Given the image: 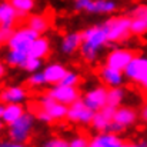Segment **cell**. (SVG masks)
<instances>
[{
	"instance_id": "cell-1",
	"label": "cell",
	"mask_w": 147,
	"mask_h": 147,
	"mask_svg": "<svg viewBox=\"0 0 147 147\" xmlns=\"http://www.w3.org/2000/svg\"><path fill=\"white\" fill-rule=\"evenodd\" d=\"M83 36V43L80 46V56L86 63H94L98 59V54L101 49L110 43L109 42V27L106 22L87 27L82 32Z\"/></svg>"
},
{
	"instance_id": "cell-2",
	"label": "cell",
	"mask_w": 147,
	"mask_h": 147,
	"mask_svg": "<svg viewBox=\"0 0 147 147\" xmlns=\"http://www.w3.org/2000/svg\"><path fill=\"white\" fill-rule=\"evenodd\" d=\"M34 127V116L32 113L24 111L17 120L11 121L6 127V133L9 140L17 142L22 146H26L32 137V131Z\"/></svg>"
},
{
	"instance_id": "cell-3",
	"label": "cell",
	"mask_w": 147,
	"mask_h": 147,
	"mask_svg": "<svg viewBox=\"0 0 147 147\" xmlns=\"http://www.w3.org/2000/svg\"><path fill=\"white\" fill-rule=\"evenodd\" d=\"M109 27V42L110 43H120L126 42L131 33V16H114L106 20Z\"/></svg>"
},
{
	"instance_id": "cell-4",
	"label": "cell",
	"mask_w": 147,
	"mask_h": 147,
	"mask_svg": "<svg viewBox=\"0 0 147 147\" xmlns=\"http://www.w3.org/2000/svg\"><path fill=\"white\" fill-rule=\"evenodd\" d=\"M40 34L37 32H34L33 29H30L27 24L24 27L16 29L14 33L11 34V37L7 40L6 46L7 49H17V50H27L30 49L32 43L39 37Z\"/></svg>"
},
{
	"instance_id": "cell-5",
	"label": "cell",
	"mask_w": 147,
	"mask_h": 147,
	"mask_svg": "<svg viewBox=\"0 0 147 147\" xmlns=\"http://www.w3.org/2000/svg\"><path fill=\"white\" fill-rule=\"evenodd\" d=\"M94 111L83 101V98L76 100L73 104L69 106L67 111V119L70 123H77V124H90L93 120Z\"/></svg>"
},
{
	"instance_id": "cell-6",
	"label": "cell",
	"mask_w": 147,
	"mask_h": 147,
	"mask_svg": "<svg viewBox=\"0 0 147 147\" xmlns=\"http://www.w3.org/2000/svg\"><path fill=\"white\" fill-rule=\"evenodd\" d=\"M39 107L43 109L45 111H47L50 116L53 117L54 121H60L67 119V111H69V106L57 101L56 98H53L50 94H45L39 98Z\"/></svg>"
},
{
	"instance_id": "cell-7",
	"label": "cell",
	"mask_w": 147,
	"mask_h": 147,
	"mask_svg": "<svg viewBox=\"0 0 147 147\" xmlns=\"http://www.w3.org/2000/svg\"><path fill=\"white\" fill-rule=\"evenodd\" d=\"M134 56H136L134 50L126 49V47H116L111 51H109V54L106 56V64L123 71L127 67V64L133 60Z\"/></svg>"
},
{
	"instance_id": "cell-8",
	"label": "cell",
	"mask_w": 147,
	"mask_h": 147,
	"mask_svg": "<svg viewBox=\"0 0 147 147\" xmlns=\"http://www.w3.org/2000/svg\"><path fill=\"white\" fill-rule=\"evenodd\" d=\"M47 94H50L53 98H56L57 101L66 104V106H70L73 104L76 100L82 98L80 96V90L77 89V86H63V84H54Z\"/></svg>"
},
{
	"instance_id": "cell-9",
	"label": "cell",
	"mask_w": 147,
	"mask_h": 147,
	"mask_svg": "<svg viewBox=\"0 0 147 147\" xmlns=\"http://www.w3.org/2000/svg\"><path fill=\"white\" fill-rule=\"evenodd\" d=\"M107 93H109V87L106 84L96 86V87L87 90L82 98L93 111H98L100 109H103L107 104Z\"/></svg>"
},
{
	"instance_id": "cell-10",
	"label": "cell",
	"mask_w": 147,
	"mask_h": 147,
	"mask_svg": "<svg viewBox=\"0 0 147 147\" xmlns=\"http://www.w3.org/2000/svg\"><path fill=\"white\" fill-rule=\"evenodd\" d=\"M117 107H113L110 104H106L103 109H100L98 111H94L93 120L90 123V126L97 130V131H107L109 124L113 121L114 119V113H116Z\"/></svg>"
},
{
	"instance_id": "cell-11",
	"label": "cell",
	"mask_w": 147,
	"mask_h": 147,
	"mask_svg": "<svg viewBox=\"0 0 147 147\" xmlns=\"http://www.w3.org/2000/svg\"><path fill=\"white\" fill-rule=\"evenodd\" d=\"M146 70H147V57L136 54L133 57V60L127 64V67L123 70V73H124L127 80L137 83L142 79V76L146 73Z\"/></svg>"
},
{
	"instance_id": "cell-12",
	"label": "cell",
	"mask_w": 147,
	"mask_h": 147,
	"mask_svg": "<svg viewBox=\"0 0 147 147\" xmlns=\"http://www.w3.org/2000/svg\"><path fill=\"white\" fill-rule=\"evenodd\" d=\"M126 143L124 140L116 134V133H110V131H98L94 137L90 139V144L89 147H124Z\"/></svg>"
},
{
	"instance_id": "cell-13",
	"label": "cell",
	"mask_w": 147,
	"mask_h": 147,
	"mask_svg": "<svg viewBox=\"0 0 147 147\" xmlns=\"http://www.w3.org/2000/svg\"><path fill=\"white\" fill-rule=\"evenodd\" d=\"M98 76L103 82V84H106L107 87H117V86H121L126 76L121 70L119 69H114V67H110L107 64H104L103 67H100L98 70Z\"/></svg>"
},
{
	"instance_id": "cell-14",
	"label": "cell",
	"mask_w": 147,
	"mask_h": 147,
	"mask_svg": "<svg viewBox=\"0 0 147 147\" xmlns=\"http://www.w3.org/2000/svg\"><path fill=\"white\" fill-rule=\"evenodd\" d=\"M23 14L13 6L10 0H1L0 3V24L6 27H13L14 23Z\"/></svg>"
},
{
	"instance_id": "cell-15",
	"label": "cell",
	"mask_w": 147,
	"mask_h": 147,
	"mask_svg": "<svg viewBox=\"0 0 147 147\" xmlns=\"http://www.w3.org/2000/svg\"><path fill=\"white\" fill-rule=\"evenodd\" d=\"M24 113L23 103H1L0 106V120L1 124H10L11 121L17 120Z\"/></svg>"
},
{
	"instance_id": "cell-16",
	"label": "cell",
	"mask_w": 147,
	"mask_h": 147,
	"mask_svg": "<svg viewBox=\"0 0 147 147\" xmlns=\"http://www.w3.org/2000/svg\"><path fill=\"white\" fill-rule=\"evenodd\" d=\"M83 43L82 32H70L66 33L60 42V51L63 54H74L80 50V46Z\"/></svg>"
},
{
	"instance_id": "cell-17",
	"label": "cell",
	"mask_w": 147,
	"mask_h": 147,
	"mask_svg": "<svg viewBox=\"0 0 147 147\" xmlns=\"http://www.w3.org/2000/svg\"><path fill=\"white\" fill-rule=\"evenodd\" d=\"M29 97L27 90L23 86H9L1 90V103H24Z\"/></svg>"
},
{
	"instance_id": "cell-18",
	"label": "cell",
	"mask_w": 147,
	"mask_h": 147,
	"mask_svg": "<svg viewBox=\"0 0 147 147\" xmlns=\"http://www.w3.org/2000/svg\"><path fill=\"white\" fill-rule=\"evenodd\" d=\"M137 119H140V116H139V113L133 107H130V106H121V107H117L116 109V113H114V119L113 120L119 121L120 124H123L127 129V127H131L137 121Z\"/></svg>"
},
{
	"instance_id": "cell-19",
	"label": "cell",
	"mask_w": 147,
	"mask_h": 147,
	"mask_svg": "<svg viewBox=\"0 0 147 147\" xmlns=\"http://www.w3.org/2000/svg\"><path fill=\"white\" fill-rule=\"evenodd\" d=\"M43 73H45L47 84L54 86V84H59L61 82V79L67 73V69L63 64H60V63H51V64H47L43 69Z\"/></svg>"
},
{
	"instance_id": "cell-20",
	"label": "cell",
	"mask_w": 147,
	"mask_h": 147,
	"mask_svg": "<svg viewBox=\"0 0 147 147\" xmlns=\"http://www.w3.org/2000/svg\"><path fill=\"white\" fill-rule=\"evenodd\" d=\"M50 50H51V46H50V40L45 36V34H40L30 46L29 49V54L32 57H39V59H45L50 54Z\"/></svg>"
},
{
	"instance_id": "cell-21",
	"label": "cell",
	"mask_w": 147,
	"mask_h": 147,
	"mask_svg": "<svg viewBox=\"0 0 147 147\" xmlns=\"http://www.w3.org/2000/svg\"><path fill=\"white\" fill-rule=\"evenodd\" d=\"M26 24H27L30 29H33L34 32H37L39 34H45L50 27V19L46 16V14L34 13V14L27 16Z\"/></svg>"
},
{
	"instance_id": "cell-22",
	"label": "cell",
	"mask_w": 147,
	"mask_h": 147,
	"mask_svg": "<svg viewBox=\"0 0 147 147\" xmlns=\"http://www.w3.org/2000/svg\"><path fill=\"white\" fill-rule=\"evenodd\" d=\"M30 57L27 50H17V49H9L4 54V63L10 67H23L27 59Z\"/></svg>"
},
{
	"instance_id": "cell-23",
	"label": "cell",
	"mask_w": 147,
	"mask_h": 147,
	"mask_svg": "<svg viewBox=\"0 0 147 147\" xmlns=\"http://www.w3.org/2000/svg\"><path fill=\"white\" fill-rule=\"evenodd\" d=\"M117 9V3L114 0H93L89 6L87 13L92 14H111Z\"/></svg>"
},
{
	"instance_id": "cell-24",
	"label": "cell",
	"mask_w": 147,
	"mask_h": 147,
	"mask_svg": "<svg viewBox=\"0 0 147 147\" xmlns=\"http://www.w3.org/2000/svg\"><path fill=\"white\" fill-rule=\"evenodd\" d=\"M126 97V90L121 86L117 87H109V93H107V104L113 106V107H120L123 100Z\"/></svg>"
},
{
	"instance_id": "cell-25",
	"label": "cell",
	"mask_w": 147,
	"mask_h": 147,
	"mask_svg": "<svg viewBox=\"0 0 147 147\" xmlns=\"http://www.w3.org/2000/svg\"><path fill=\"white\" fill-rule=\"evenodd\" d=\"M13 3V6L24 16V14H29L33 11L34 6H36V1L34 0H10Z\"/></svg>"
},
{
	"instance_id": "cell-26",
	"label": "cell",
	"mask_w": 147,
	"mask_h": 147,
	"mask_svg": "<svg viewBox=\"0 0 147 147\" xmlns=\"http://www.w3.org/2000/svg\"><path fill=\"white\" fill-rule=\"evenodd\" d=\"M131 33L134 36H144L147 33V22L140 17H131Z\"/></svg>"
},
{
	"instance_id": "cell-27",
	"label": "cell",
	"mask_w": 147,
	"mask_h": 147,
	"mask_svg": "<svg viewBox=\"0 0 147 147\" xmlns=\"http://www.w3.org/2000/svg\"><path fill=\"white\" fill-rule=\"evenodd\" d=\"M27 84H29L30 87H43L45 84H47L43 70H42V71L39 70V71L32 73V74L29 76V79H27Z\"/></svg>"
},
{
	"instance_id": "cell-28",
	"label": "cell",
	"mask_w": 147,
	"mask_h": 147,
	"mask_svg": "<svg viewBox=\"0 0 147 147\" xmlns=\"http://www.w3.org/2000/svg\"><path fill=\"white\" fill-rule=\"evenodd\" d=\"M42 63H43V59L32 57V56H30L22 69H23V70H26L27 73H34V71H39V70L42 69Z\"/></svg>"
},
{
	"instance_id": "cell-29",
	"label": "cell",
	"mask_w": 147,
	"mask_h": 147,
	"mask_svg": "<svg viewBox=\"0 0 147 147\" xmlns=\"http://www.w3.org/2000/svg\"><path fill=\"white\" fill-rule=\"evenodd\" d=\"M79 83H80V76H79V73L67 70L66 76L61 79V82H60L59 84H63V86H77Z\"/></svg>"
},
{
	"instance_id": "cell-30",
	"label": "cell",
	"mask_w": 147,
	"mask_h": 147,
	"mask_svg": "<svg viewBox=\"0 0 147 147\" xmlns=\"http://www.w3.org/2000/svg\"><path fill=\"white\" fill-rule=\"evenodd\" d=\"M43 146L45 147H70V144H69L67 140H64L61 137H51Z\"/></svg>"
},
{
	"instance_id": "cell-31",
	"label": "cell",
	"mask_w": 147,
	"mask_h": 147,
	"mask_svg": "<svg viewBox=\"0 0 147 147\" xmlns=\"http://www.w3.org/2000/svg\"><path fill=\"white\" fill-rule=\"evenodd\" d=\"M70 147H87L90 144V140L84 136H76L69 142Z\"/></svg>"
},
{
	"instance_id": "cell-32",
	"label": "cell",
	"mask_w": 147,
	"mask_h": 147,
	"mask_svg": "<svg viewBox=\"0 0 147 147\" xmlns=\"http://www.w3.org/2000/svg\"><path fill=\"white\" fill-rule=\"evenodd\" d=\"M131 17H140V19H144L147 22V6L146 4H140V6H136L131 13H130Z\"/></svg>"
},
{
	"instance_id": "cell-33",
	"label": "cell",
	"mask_w": 147,
	"mask_h": 147,
	"mask_svg": "<svg viewBox=\"0 0 147 147\" xmlns=\"http://www.w3.org/2000/svg\"><path fill=\"white\" fill-rule=\"evenodd\" d=\"M13 33H14V29H13V27L1 26V27H0V42H1V45H6L7 40L11 37Z\"/></svg>"
},
{
	"instance_id": "cell-34",
	"label": "cell",
	"mask_w": 147,
	"mask_h": 147,
	"mask_svg": "<svg viewBox=\"0 0 147 147\" xmlns=\"http://www.w3.org/2000/svg\"><path fill=\"white\" fill-rule=\"evenodd\" d=\"M93 0H73V7L77 11H87Z\"/></svg>"
},
{
	"instance_id": "cell-35",
	"label": "cell",
	"mask_w": 147,
	"mask_h": 147,
	"mask_svg": "<svg viewBox=\"0 0 147 147\" xmlns=\"http://www.w3.org/2000/svg\"><path fill=\"white\" fill-rule=\"evenodd\" d=\"M36 119L37 120H40L42 123H47V124H50V123H53L54 120H53V117L50 116L47 111H45L43 109H40L39 107V110L36 111Z\"/></svg>"
},
{
	"instance_id": "cell-36",
	"label": "cell",
	"mask_w": 147,
	"mask_h": 147,
	"mask_svg": "<svg viewBox=\"0 0 147 147\" xmlns=\"http://www.w3.org/2000/svg\"><path fill=\"white\" fill-rule=\"evenodd\" d=\"M124 130H126V127H124L123 124H120L119 121H116V120H113V121L109 124V127H107V131L116 133V134H120V133H123Z\"/></svg>"
},
{
	"instance_id": "cell-37",
	"label": "cell",
	"mask_w": 147,
	"mask_h": 147,
	"mask_svg": "<svg viewBox=\"0 0 147 147\" xmlns=\"http://www.w3.org/2000/svg\"><path fill=\"white\" fill-rule=\"evenodd\" d=\"M139 116H140V120H142L143 123H147V101L143 104V106H142Z\"/></svg>"
},
{
	"instance_id": "cell-38",
	"label": "cell",
	"mask_w": 147,
	"mask_h": 147,
	"mask_svg": "<svg viewBox=\"0 0 147 147\" xmlns=\"http://www.w3.org/2000/svg\"><path fill=\"white\" fill-rule=\"evenodd\" d=\"M137 84L142 87V89H144V90H147V70H146V73L142 76V79L137 82Z\"/></svg>"
},
{
	"instance_id": "cell-39",
	"label": "cell",
	"mask_w": 147,
	"mask_h": 147,
	"mask_svg": "<svg viewBox=\"0 0 147 147\" xmlns=\"http://www.w3.org/2000/svg\"><path fill=\"white\" fill-rule=\"evenodd\" d=\"M1 147H22V144L17 142L9 140V142H1Z\"/></svg>"
},
{
	"instance_id": "cell-40",
	"label": "cell",
	"mask_w": 147,
	"mask_h": 147,
	"mask_svg": "<svg viewBox=\"0 0 147 147\" xmlns=\"http://www.w3.org/2000/svg\"><path fill=\"white\" fill-rule=\"evenodd\" d=\"M6 63L3 61L1 64H0V77H4V74H6Z\"/></svg>"
},
{
	"instance_id": "cell-41",
	"label": "cell",
	"mask_w": 147,
	"mask_h": 147,
	"mask_svg": "<svg viewBox=\"0 0 147 147\" xmlns=\"http://www.w3.org/2000/svg\"><path fill=\"white\" fill-rule=\"evenodd\" d=\"M139 146H142V147H147V143H146V142H144V143H140Z\"/></svg>"
}]
</instances>
